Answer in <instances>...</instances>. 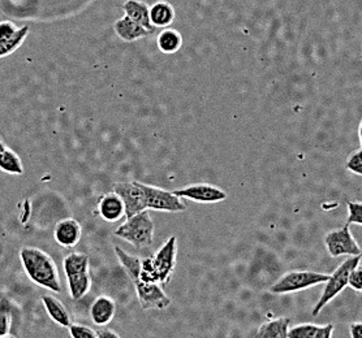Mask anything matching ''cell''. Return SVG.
I'll use <instances>...</instances> for the list:
<instances>
[{
	"mask_svg": "<svg viewBox=\"0 0 362 338\" xmlns=\"http://www.w3.org/2000/svg\"><path fill=\"white\" fill-rule=\"evenodd\" d=\"M20 259L28 277L35 285L54 293L62 291L58 265L46 251L38 248H21Z\"/></svg>",
	"mask_w": 362,
	"mask_h": 338,
	"instance_id": "6da1fadb",
	"label": "cell"
},
{
	"mask_svg": "<svg viewBox=\"0 0 362 338\" xmlns=\"http://www.w3.org/2000/svg\"><path fill=\"white\" fill-rule=\"evenodd\" d=\"M176 256L177 239L171 237L165 241L162 248H158L154 255L141 259L140 272L131 280L156 282L163 286L173 277V270L176 265Z\"/></svg>",
	"mask_w": 362,
	"mask_h": 338,
	"instance_id": "7a4b0ae2",
	"label": "cell"
},
{
	"mask_svg": "<svg viewBox=\"0 0 362 338\" xmlns=\"http://www.w3.org/2000/svg\"><path fill=\"white\" fill-rule=\"evenodd\" d=\"M154 223L150 217L148 210L127 217L119 228H116L115 236L134 248H145L154 242Z\"/></svg>",
	"mask_w": 362,
	"mask_h": 338,
	"instance_id": "3957f363",
	"label": "cell"
},
{
	"mask_svg": "<svg viewBox=\"0 0 362 338\" xmlns=\"http://www.w3.org/2000/svg\"><path fill=\"white\" fill-rule=\"evenodd\" d=\"M361 259L362 254L346 258V260L340 264L334 272L329 274V279L325 282V288L322 290L321 297L314 306L313 311H312L313 316H318L322 310L329 305L332 299L338 297L339 294L348 286L349 274L352 272L354 267L361 262Z\"/></svg>",
	"mask_w": 362,
	"mask_h": 338,
	"instance_id": "277c9868",
	"label": "cell"
},
{
	"mask_svg": "<svg viewBox=\"0 0 362 338\" xmlns=\"http://www.w3.org/2000/svg\"><path fill=\"white\" fill-rule=\"evenodd\" d=\"M141 203L144 210H154V211H163V212H180L187 207L181 200L179 195L173 191L153 186L140 182Z\"/></svg>",
	"mask_w": 362,
	"mask_h": 338,
	"instance_id": "5b68a950",
	"label": "cell"
},
{
	"mask_svg": "<svg viewBox=\"0 0 362 338\" xmlns=\"http://www.w3.org/2000/svg\"><path fill=\"white\" fill-rule=\"evenodd\" d=\"M329 279V274L314 271H291L284 273L279 280L272 285L274 294H289L301 290L313 288L315 285L325 284Z\"/></svg>",
	"mask_w": 362,
	"mask_h": 338,
	"instance_id": "8992f818",
	"label": "cell"
},
{
	"mask_svg": "<svg viewBox=\"0 0 362 338\" xmlns=\"http://www.w3.org/2000/svg\"><path fill=\"white\" fill-rule=\"evenodd\" d=\"M351 225L346 224L344 227L329 231L325 237V245L332 258L339 256H354L362 254L361 248L356 242L354 234L351 231Z\"/></svg>",
	"mask_w": 362,
	"mask_h": 338,
	"instance_id": "52a82bcc",
	"label": "cell"
},
{
	"mask_svg": "<svg viewBox=\"0 0 362 338\" xmlns=\"http://www.w3.org/2000/svg\"><path fill=\"white\" fill-rule=\"evenodd\" d=\"M133 284L142 308L165 310L168 306L171 305V298L165 294L162 285L141 280H134Z\"/></svg>",
	"mask_w": 362,
	"mask_h": 338,
	"instance_id": "ba28073f",
	"label": "cell"
},
{
	"mask_svg": "<svg viewBox=\"0 0 362 338\" xmlns=\"http://www.w3.org/2000/svg\"><path fill=\"white\" fill-rule=\"evenodd\" d=\"M173 193L180 198L192 199L198 203H216L227 198V193L224 190L209 183H194L182 189L175 190Z\"/></svg>",
	"mask_w": 362,
	"mask_h": 338,
	"instance_id": "9c48e42d",
	"label": "cell"
},
{
	"mask_svg": "<svg viewBox=\"0 0 362 338\" xmlns=\"http://www.w3.org/2000/svg\"><path fill=\"white\" fill-rule=\"evenodd\" d=\"M83 236L81 224L74 219L59 222L54 229V239L63 248H74Z\"/></svg>",
	"mask_w": 362,
	"mask_h": 338,
	"instance_id": "30bf717a",
	"label": "cell"
},
{
	"mask_svg": "<svg viewBox=\"0 0 362 338\" xmlns=\"http://www.w3.org/2000/svg\"><path fill=\"white\" fill-rule=\"evenodd\" d=\"M98 212L102 219L110 223L119 222L125 215L123 199L115 191L102 195L98 202Z\"/></svg>",
	"mask_w": 362,
	"mask_h": 338,
	"instance_id": "8fae6325",
	"label": "cell"
},
{
	"mask_svg": "<svg viewBox=\"0 0 362 338\" xmlns=\"http://www.w3.org/2000/svg\"><path fill=\"white\" fill-rule=\"evenodd\" d=\"M116 313V303L112 298L99 296L90 306V318L99 327H105L112 322Z\"/></svg>",
	"mask_w": 362,
	"mask_h": 338,
	"instance_id": "7c38bea8",
	"label": "cell"
},
{
	"mask_svg": "<svg viewBox=\"0 0 362 338\" xmlns=\"http://www.w3.org/2000/svg\"><path fill=\"white\" fill-rule=\"evenodd\" d=\"M332 333L334 324L318 325L313 322H303L289 328L288 338H331Z\"/></svg>",
	"mask_w": 362,
	"mask_h": 338,
	"instance_id": "4fadbf2b",
	"label": "cell"
},
{
	"mask_svg": "<svg viewBox=\"0 0 362 338\" xmlns=\"http://www.w3.org/2000/svg\"><path fill=\"white\" fill-rule=\"evenodd\" d=\"M114 28H115V32L119 35V38L123 40L124 42L137 41V40L145 38V37H148V34H151L148 29H145L137 21H134L133 18L127 15L123 18L117 20Z\"/></svg>",
	"mask_w": 362,
	"mask_h": 338,
	"instance_id": "5bb4252c",
	"label": "cell"
},
{
	"mask_svg": "<svg viewBox=\"0 0 362 338\" xmlns=\"http://www.w3.org/2000/svg\"><path fill=\"white\" fill-rule=\"evenodd\" d=\"M42 303L49 313V318L52 319V322H57L60 327H64V328H68L72 324L71 313L58 298L45 296L42 297Z\"/></svg>",
	"mask_w": 362,
	"mask_h": 338,
	"instance_id": "9a60e30c",
	"label": "cell"
},
{
	"mask_svg": "<svg viewBox=\"0 0 362 338\" xmlns=\"http://www.w3.org/2000/svg\"><path fill=\"white\" fill-rule=\"evenodd\" d=\"M289 318H278L264 322L255 332V337L264 338H288Z\"/></svg>",
	"mask_w": 362,
	"mask_h": 338,
	"instance_id": "2e32d148",
	"label": "cell"
},
{
	"mask_svg": "<svg viewBox=\"0 0 362 338\" xmlns=\"http://www.w3.org/2000/svg\"><path fill=\"white\" fill-rule=\"evenodd\" d=\"M123 8L127 16H129L134 21H137L145 29H148L150 33H153L156 30V28L153 26L151 21H150V9L145 3L139 1V0H128V1H125Z\"/></svg>",
	"mask_w": 362,
	"mask_h": 338,
	"instance_id": "e0dca14e",
	"label": "cell"
},
{
	"mask_svg": "<svg viewBox=\"0 0 362 338\" xmlns=\"http://www.w3.org/2000/svg\"><path fill=\"white\" fill-rule=\"evenodd\" d=\"M66 280H68L69 294L74 301L83 299L90 291L91 276L89 271L69 274V276H66Z\"/></svg>",
	"mask_w": 362,
	"mask_h": 338,
	"instance_id": "ac0fdd59",
	"label": "cell"
},
{
	"mask_svg": "<svg viewBox=\"0 0 362 338\" xmlns=\"http://www.w3.org/2000/svg\"><path fill=\"white\" fill-rule=\"evenodd\" d=\"M173 18H175V12L168 3L159 1L150 8V21L156 29L171 25Z\"/></svg>",
	"mask_w": 362,
	"mask_h": 338,
	"instance_id": "d6986e66",
	"label": "cell"
},
{
	"mask_svg": "<svg viewBox=\"0 0 362 338\" xmlns=\"http://www.w3.org/2000/svg\"><path fill=\"white\" fill-rule=\"evenodd\" d=\"M29 26H23L20 29H17L15 33L7 38H1L0 40V58L8 56L23 44V42L26 40L28 34H29Z\"/></svg>",
	"mask_w": 362,
	"mask_h": 338,
	"instance_id": "ffe728a7",
	"label": "cell"
},
{
	"mask_svg": "<svg viewBox=\"0 0 362 338\" xmlns=\"http://www.w3.org/2000/svg\"><path fill=\"white\" fill-rule=\"evenodd\" d=\"M158 47L163 54H175L180 50L182 44V38L180 34L173 29H165L158 35Z\"/></svg>",
	"mask_w": 362,
	"mask_h": 338,
	"instance_id": "44dd1931",
	"label": "cell"
},
{
	"mask_svg": "<svg viewBox=\"0 0 362 338\" xmlns=\"http://www.w3.org/2000/svg\"><path fill=\"white\" fill-rule=\"evenodd\" d=\"M66 276L89 271V256L83 253H72L63 260Z\"/></svg>",
	"mask_w": 362,
	"mask_h": 338,
	"instance_id": "7402d4cb",
	"label": "cell"
},
{
	"mask_svg": "<svg viewBox=\"0 0 362 338\" xmlns=\"http://www.w3.org/2000/svg\"><path fill=\"white\" fill-rule=\"evenodd\" d=\"M0 169L9 174H23L24 167L15 151L6 149L0 151Z\"/></svg>",
	"mask_w": 362,
	"mask_h": 338,
	"instance_id": "603a6c76",
	"label": "cell"
},
{
	"mask_svg": "<svg viewBox=\"0 0 362 338\" xmlns=\"http://www.w3.org/2000/svg\"><path fill=\"white\" fill-rule=\"evenodd\" d=\"M11 320H12V315H11L9 306L3 301L0 303V338L8 337Z\"/></svg>",
	"mask_w": 362,
	"mask_h": 338,
	"instance_id": "cb8c5ba5",
	"label": "cell"
},
{
	"mask_svg": "<svg viewBox=\"0 0 362 338\" xmlns=\"http://www.w3.org/2000/svg\"><path fill=\"white\" fill-rule=\"evenodd\" d=\"M348 225H361L362 227V202H348Z\"/></svg>",
	"mask_w": 362,
	"mask_h": 338,
	"instance_id": "d4e9b609",
	"label": "cell"
},
{
	"mask_svg": "<svg viewBox=\"0 0 362 338\" xmlns=\"http://www.w3.org/2000/svg\"><path fill=\"white\" fill-rule=\"evenodd\" d=\"M346 168L357 176H362V147L354 151L346 159Z\"/></svg>",
	"mask_w": 362,
	"mask_h": 338,
	"instance_id": "484cf974",
	"label": "cell"
},
{
	"mask_svg": "<svg viewBox=\"0 0 362 338\" xmlns=\"http://www.w3.org/2000/svg\"><path fill=\"white\" fill-rule=\"evenodd\" d=\"M71 337L74 338H98L97 337V332L91 330L90 327H86L83 324H71L68 327Z\"/></svg>",
	"mask_w": 362,
	"mask_h": 338,
	"instance_id": "4316f807",
	"label": "cell"
},
{
	"mask_svg": "<svg viewBox=\"0 0 362 338\" xmlns=\"http://www.w3.org/2000/svg\"><path fill=\"white\" fill-rule=\"evenodd\" d=\"M348 286L354 289L356 291L362 293V264H357L354 270H352V272L349 274Z\"/></svg>",
	"mask_w": 362,
	"mask_h": 338,
	"instance_id": "83f0119b",
	"label": "cell"
},
{
	"mask_svg": "<svg viewBox=\"0 0 362 338\" xmlns=\"http://www.w3.org/2000/svg\"><path fill=\"white\" fill-rule=\"evenodd\" d=\"M16 30L17 29L15 28V24H12L11 21H3V23H0V40H1V38L11 37Z\"/></svg>",
	"mask_w": 362,
	"mask_h": 338,
	"instance_id": "f1b7e54d",
	"label": "cell"
},
{
	"mask_svg": "<svg viewBox=\"0 0 362 338\" xmlns=\"http://www.w3.org/2000/svg\"><path fill=\"white\" fill-rule=\"evenodd\" d=\"M349 334L352 338H362V322H352L349 325Z\"/></svg>",
	"mask_w": 362,
	"mask_h": 338,
	"instance_id": "f546056e",
	"label": "cell"
},
{
	"mask_svg": "<svg viewBox=\"0 0 362 338\" xmlns=\"http://www.w3.org/2000/svg\"><path fill=\"white\" fill-rule=\"evenodd\" d=\"M97 337L98 338H119L120 336L114 332V330H107V328H99L97 330Z\"/></svg>",
	"mask_w": 362,
	"mask_h": 338,
	"instance_id": "4dcf8cb0",
	"label": "cell"
},
{
	"mask_svg": "<svg viewBox=\"0 0 362 338\" xmlns=\"http://www.w3.org/2000/svg\"><path fill=\"white\" fill-rule=\"evenodd\" d=\"M358 137H360V143H361L362 147V120L361 123H360V128H358Z\"/></svg>",
	"mask_w": 362,
	"mask_h": 338,
	"instance_id": "1f68e13d",
	"label": "cell"
},
{
	"mask_svg": "<svg viewBox=\"0 0 362 338\" xmlns=\"http://www.w3.org/2000/svg\"><path fill=\"white\" fill-rule=\"evenodd\" d=\"M4 149H6V146H4V143L0 140V151H3Z\"/></svg>",
	"mask_w": 362,
	"mask_h": 338,
	"instance_id": "d6a6232c",
	"label": "cell"
},
{
	"mask_svg": "<svg viewBox=\"0 0 362 338\" xmlns=\"http://www.w3.org/2000/svg\"><path fill=\"white\" fill-rule=\"evenodd\" d=\"M360 58H361V60H362V52H361V56H360Z\"/></svg>",
	"mask_w": 362,
	"mask_h": 338,
	"instance_id": "836d02e7",
	"label": "cell"
}]
</instances>
